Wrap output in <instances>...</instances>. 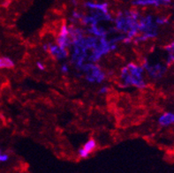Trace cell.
Returning a JSON list of instances; mask_svg holds the SVG:
<instances>
[{"mask_svg":"<svg viewBox=\"0 0 174 173\" xmlns=\"http://www.w3.org/2000/svg\"><path fill=\"white\" fill-rule=\"evenodd\" d=\"M155 23H157V26L159 25H165V24H168L169 23V18L168 17H158L157 19L155 20Z\"/></svg>","mask_w":174,"mask_h":173,"instance_id":"30bf717a","label":"cell"},{"mask_svg":"<svg viewBox=\"0 0 174 173\" xmlns=\"http://www.w3.org/2000/svg\"><path fill=\"white\" fill-rule=\"evenodd\" d=\"M44 48L48 50L50 54L55 57L58 59H63L66 58L67 56V52H66V49H63V48H60L58 45H56V44H48V45H45Z\"/></svg>","mask_w":174,"mask_h":173,"instance_id":"3957f363","label":"cell"},{"mask_svg":"<svg viewBox=\"0 0 174 173\" xmlns=\"http://www.w3.org/2000/svg\"><path fill=\"white\" fill-rule=\"evenodd\" d=\"M165 50L168 53L167 58V66H171V64L174 63V41L170 42L165 46Z\"/></svg>","mask_w":174,"mask_h":173,"instance_id":"5b68a950","label":"cell"},{"mask_svg":"<svg viewBox=\"0 0 174 173\" xmlns=\"http://www.w3.org/2000/svg\"><path fill=\"white\" fill-rule=\"evenodd\" d=\"M96 141H95V140H89L83 147H82V148H83L88 154L92 152L95 148H96Z\"/></svg>","mask_w":174,"mask_h":173,"instance_id":"9c48e42d","label":"cell"},{"mask_svg":"<svg viewBox=\"0 0 174 173\" xmlns=\"http://www.w3.org/2000/svg\"><path fill=\"white\" fill-rule=\"evenodd\" d=\"M158 123L162 126H169L174 124V113L165 112L158 118Z\"/></svg>","mask_w":174,"mask_h":173,"instance_id":"277c9868","label":"cell"},{"mask_svg":"<svg viewBox=\"0 0 174 173\" xmlns=\"http://www.w3.org/2000/svg\"><path fill=\"white\" fill-rule=\"evenodd\" d=\"M173 9H174V5H173Z\"/></svg>","mask_w":174,"mask_h":173,"instance_id":"e0dca14e","label":"cell"},{"mask_svg":"<svg viewBox=\"0 0 174 173\" xmlns=\"http://www.w3.org/2000/svg\"><path fill=\"white\" fill-rule=\"evenodd\" d=\"M86 5L88 7H89L90 9H92V10L95 9V10H99L105 13H108V5L107 4H94V3L88 2L86 4Z\"/></svg>","mask_w":174,"mask_h":173,"instance_id":"8992f818","label":"cell"},{"mask_svg":"<svg viewBox=\"0 0 174 173\" xmlns=\"http://www.w3.org/2000/svg\"><path fill=\"white\" fill-rule=\"evenodd\" d=\"M126 67L128 69V72L130 74L131 85L137 87H146V82L143 79V72H144L143 67L136 66L134 64H129Z\"/></svg>","mask_w":174,"mask_h":173,"instance_id":"6da1fadb","label":"cell"},{"mask_svg":"<svg viewBox=\"0 0 174 173\" xmlns=\"http://www.w3.org/2000/svg\"><path fill=\"white\" fill-rule=\"evenodd\" d=\"M79 156L81 157V158H86V157H88V154L83 149V148H80V150H79Z\"/></svg>","mask_w":174,"mask_h":173,"instance_id":"7c38bea8","label":"cell"},{"mask_svg":"<svg viewBox=\"0 0 174 173\" xmlns=\"http://www.w3.org/2000/svg\"><path fill=\"white\" fill-rule=\"evenodd\" d=\"M8 160V156L6 154H0V162H5Z\"/></svg>","mask_w":174,"mask_h":173,"instance_id":"4fadbf2b","label":"cell"},{"mask_svg":"<svg viewBox=\"0 0 174 173\" xmlns=\"http://www.w3.org/2000/svg\"><path fill=\"white\" fill-rule=\"evenodd\" d=\"M133 3L136 5H142V6H147V5H154L157 6V0H133Z\"/></svg>","mask_w":174,"mask_h":173,"instance_id":"ba28073f","label":"cell"},{"mask_svg":"<svg viewBox=\"0 0 174 173\" xmlns=\"http://www.w3.org/2000/svg\"><path fill=\"white\" fill-rule=\"evenodd\" d=\"M14 66V63L12 59L6 57L0 58V68H12Z\"/></svg>","mask_w":174,"mask_h":173,"instance_id":"52a82bcc","label":"cell"},{"mask_svg":"<svg viewBox=\"0 0 174 173\" xmlns=\"http://www.w3.org/2000/svg\"><path fill=\"white\" fill-rule=\"evenodd\" d=\"M142 67L148 72L149 76L153 79H160L163 76L166 72V67L162 64H155V65H150L148 61H145L142 64Z\"/></svg>","mask_w":174,"mask_h":173,"instance_id":"7a4b0ae2","label":"cell"},{"mask_svg":"<svg viewBox=\"0 0 174 173\" xmlns=\"http://www.w3.org/2000/svg\"><path fill=\"white\" fill-rule=\"evenodd\" d=\"M67 71H68V67H67V66H66V65H64L63 67H62V72H66Z\"/></svg>","mask_w":174,"mask_h":173,"instance_id":"2e32d148","label":"cell"},{"mask_svg":"<svg viewBox=\"0 0 174 173\" xmlns=\"http://www.w3.org/2000/svg\"><path fill=\"white\" fill-rule=\"evenodd\" d=\"M107 92H108V88L106 87H104L103 88H101V90H100V93L101 94H105Z\"/></svg>","mask_w":174,"mask_h":173,"instance_id":"9a60e30c","label":"cell"},{"mask_svg":"<svg viewBox=\"0 0 174 173\" xmlns=\"http://www.w3.org/2000/svg\"><path fill=\"white\" fill-rule=\"evenodd\" d=\"M36 66H37V67L41 70V71H43L45 69V66H43V64L41 63V62H37L36 63Z\"/></svg>","mask_w":174,"mask_h":173,"instance_id":"5bb4252c","label":"cell"},{"mask_svg":"<svg viewBox=\"0 0 174 173\" xmlns=\"http://www.w3.org/2000/svg\"><path fill=\"white\" fill-rule=\"evenodd\" d=\"M157 6H160V5L168 6L171 4V0H157Z\"/></svg>","mask_w":174,"mask_h":173,"instance_id":"8fae6325","label":"cell"}]
</instances>
